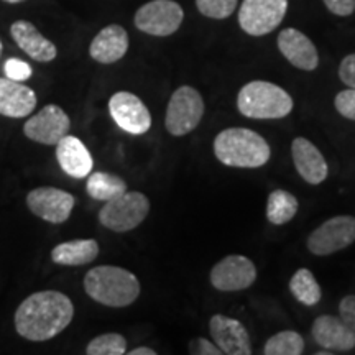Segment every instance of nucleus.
Returning a JSON list of instances; mask_svg holds the SVG:
<instances>
[{
  "label": "nucleus",
  "mask_w": 355,
  "mask_h": 355,
  "mask_svg": "<svg viewBox=\"0 0 355 355\" xmlns=\"http://www.w3.org/2000/svg\"><path fill=\"white\" fill-rule=\"evenodd\" d=\"M290 291L304 306H316L322 298L321 286L308 268H300L290 279Z\"/></svg>",
  "instance_id": "393cba45"
},
{
  "label": "nucleus",
  "mask_w": 355,
  "mask_h": 355,
  "mask_svg": "<svg viewBox=\"0 0 355 355\" xmlns=\"http://www.w3.org/2000/svg\"><path fill=\"white\" fill-rule=\"evenodd\" d=\"M355 242V217L336 216L322 222L309 234L308 250L313 255L327 257L344 250Z\"/></svg>",
  "instance_id": "1a4fd4ad"
},
{
  "label": "nucleus",
  "mask_w": 355,
  "mask_h": 355,
  "mask_svg": "<svg viewBox=\"0 0 355 355\" xmlns=\"http://www.w3.org/2000/svg\"><path fill=\"white\" fill-rule=\"evenodd\" d=\"M127 352V340L121 334H102L97 336L87 344V355H123Z\"/></svg>",
  "instance_id": "bb28decb"
},
{
  "label": "nucleus",
  "mask_w": 355,
  "mask_h": 355,
  "mask_svg": "<svg viewBox=\"0 0 355 355\" xmlns=\"http://www.w3.org/2000/svg\"><path fill=\"white\" fill-rule=\"evenodd\" d=\"M291 157L296 171L309 184H321L329 175L326 158L313 141L304 137H296L291 144Z\"/></svg>",
  "instance_id": "dca6fc26"
},
{
  "label": "nucleus",
  "mask_w": 355,
  "mask_h": 355,
  "mask_svg": "<svg viewBox=\"0 0 355 355\" xmlns=\"http://www.w3.org/2000/svg\"><path fill=\"white\" fill-rule=\"evenodd\" d=\"M298 207L300 202L296 196L285 189H275L266 201V219L273 225H283L296 216Z\"/></svg>",
  "instance_id": "b1692460"
},
{
  "label": "nucleus",
  "mask_w": 355,
  "mask_h": 355,
  "mask_svg": "<svg viewBox=\"0 0 355 355\" xmlns=\"http://www.w3.org/2000/svg\"><path fill=\"white\" fill-rule=\"evenodd\" d=\"M73 316V301L63 293H33L17 309L15 329L25 339L42 343L63 332Z\"/></svg>",
  "instance_id": "f257e3e1"
},
{
  "label": "nucleus",
  "mask_w": 355,
  "mask_h": 355,
  "mask_svg": "<svg viewBox=\"0 0 355 355\" xmlns=\"http://www.w3.org/2000/svg\"><path fill=\"white\" fill-rule=\"evenodd\" d=\"M71 121L68 114L60 105L48 104L30 117L24 125L26 139L43 145H56L63 137L68 135Z\"/></svg>",
  "instance_id": "ddd939ff"
},
{
  "label": "nucleus",
  "mask_w": 355,
  "mask_h": 355,
  "mask_svg": "<svg viewBox=\"0 0 355 355\" xmlns=\"http://www.w3.org/2000/svg\"><path fill=\"white\" fill-rule=\"evenodd\" d=\"M339 318L355 332V295H347L340 300Z\"/></svg>",
  "instance_id": "7c9ffc66"
},
{
  "label": "nucleus",
  "mask_w": 355,
  "mask_h": 355,
  "mask_svg": "<svg viewBox=\"0 0 355 355\" xmlns=\"http://www.w3.org/2000/svg\"><path fill=\"white\" fill-rule=\"evenodd\" d=\"M189 352L196 355H220V349L214 343L204 339V337H196L189 343Z\"/></svg>",
  "instance_id": "72a5a7b5"
},
{
  "label": "nucleus",
  "mask_w": 355,
  "mask_h": 355,
  "mask_svg": "<svg viewBox=\"0 0 355 355\" xmlns=\"http://www.w3.org/2000/svg\"><path fill=\"white\" fill-rule=\"evenodd\" d=\"M237 3L239 0H196L199 13L214 20L229 19L237 8Z\"/></svg>",
  "instance_id": "cd10ccee"
},
{
  "label": "nucleus",
  "mask_w": 355,
  "mask_h": 355,
  "mask_svg": "<svg viewBox=\"0 0 355 355\" xmlns=\"http://www.w3.org/2000/svg\"><path fill=\"white\" fill-rule=\"evenodd\" d=\"M37 107V94L32 87L8 78H0V114L21 119Z\"/></svg>",
  "instance_id": "412c9836"
},
{
  "label": "nucleus",
  "mask_w": 355,
  "mask_h": 355,
  "mask_svg": "<svg viewBox=\"0 0 355 355\" xmlns=\"http://www.w3.org/2000/svg\"><path fill=\"white\" fill-rule=\"evenodd\" d=\"M214 155L222 165L232 168H260L272 157L268 141L250 128L230 127L217 133Z\"/></svg>",
  "instance_id": "f03ea898"
},
{
  "label": "nucleus",
  "mask_w": 355,
  "mask_h": 355,
  "mask_svg": "<svg viewBox=\"0 0 355 355\" xmlns=\"http://www.w3.org/2000/svg\"><path fill=\"white\" fill-rule=\"evenodd\" d=\"M76 199L68 191L43 186L30 191L26 196V206L35 216L51 224H63L69 219Z\"/></svg>",
  "instance_id": "f8f14e48"
},
{
  "label": "nucleus",
  "mask_w": 355,
  "mask_h": 355,
  "mask_svg": "<svg viewBox=\"0 0 355 355\" xmlns=\"http://www.w3.org/2000/svg\"><path fill=\"white\" fill-rule=\"evenodd\" d=\"M99 255V243L94 239H78L63 242L51 252L55 263L63 266H83L94 261Z\"/></svg>",
  "instance_id": "4be33fe9"
},
{
  "label": "nucleus",
  "mask_w": 355,
  "mask_h": 355,
  "mask_svg": "<svg viewBox=\"0 0 355 355\" xmlns=\"http://www.w3.org/2000/svg\"><path fill=\"white\" fill-rule=\"evenodd\" d=\"M209 332L212 339H214V344L220 349L222 354H252L250 334H248L245 326L237 319L224 316V314H214L209 321Z\"/></svg>",
  "instance_id": "4468645a"
},
{
  "label": "nucleus",
  "mask_w": 355,
  "mask_h": 355,
  "mask_svg": "<svg viewBox=\"0 0 355 355\" xmlns=\"http://www.w3.org/2000/svg\"><path fill=\"white\" fill-rule=\"evenodd\" d=\"M150 212V201L139 191H125L104 204L99 220L105 229L114 232H128L139 227Z\"/></svg>",
  "instance_id": "39448f33"
},
{
  "label": "nucleus",
  "mask_w": 355,
  "mask_h": 355,
  "mask_svg": "<svg viewBox=\"0 0 355 355\" xmlns=\"http://www.w3.org/2000/svg\"><path fill=\"white\" fill-rule=\"evenodd\" d=\"M339 78L345 86L355 89V53L347 55L339 64Z\"/></svg>",
  "instance_id": "2f4dec72"
},
{
  "label": "nucleus",
  "mask_w": 355,
  "mask_h": 355,
  "mask_svg": "<svg viewBox=\"0 0 355 355\" xmlns=\"http://www.w3.org/2000/svg\"><path fill=\"white\" fill-rule=\"evenodd\" d=\"M278 50L290 64L301 71H314L319 66L316 46L303 32L296 28H285L278 35Z\"/></svg>",
  "instance_id": "f3484780"
},
{
  "label": "nucleus",
  "mask_w": 355,
  "mask_h": 355,
  "mask_svg": "<svg viewBox=\"0 0 355 355\" xmlns=\"http://www.w3.org/2000/svg\"><path fill=\"white\" fill-rule=\"evenodd\" d=\"M3 73H6V76L8 79H12V81L24 83L26 79L32 78V66L25 63V61L19 60V58H10V60H7L6 64H3Z\"/></svg>",
  "instance_id": "c85d7f7f"
},
{
  "label": "nucleus",
  "mask_w": 355,
  "mask_h": 355,
  "mask_svg": "<svg viewBox=\"0 0 355 355\" xmlns=\"http://www.w3.org/2000/svg\"><path fill=\"white\" fill-rule=\"evenodd\" d=\"M204 99L198 89L191 86L178 87L168 102L165 127L173 137H184L202 121Z\"/></svg>",
  "instance_id": "423d86ee"
},
{
  "label": "nucleus",
  "mask_w": 355,
  "mask_h": 355,
  "mask_svg": "<svg viewBox=\"0 0 355 355\" xmlns=\"http://www.w3.org/2000/svg\"><path fill=\"white\" fill-rule=\"evenodd\" d=\"M3 2H7V3H20V2H25V0H3Z\"/></svg>",
  "instance_id": "c9c22d12"
},
{
  "label": "nucleus",
  "mask_w": 355,
  "mask_h": 355,
  "mask_svg": "<svg viewBox=\"0 0 355 355\" xmlns=\"http://www.w3.org/2000/svg\"><path fill=\"white\" fill-rule=\"evenodd\" d=\"M109 112L114 122L130 135H144L152 127L148 107L132 92H115L109 101Z\"/></svg>",
  "instance_id": "9b49d317"
},
{
  "label": "nucleus",
  "mask_w": 355,
  "mask_h": 355,
  "mask_svg": "<svg viewBox=\"0 0 355 355\" xmlns=\"http://www.w3.org/2000/svg\"><path fill=\"white\" fill-rule=\"evenodd\" d=\"M2 50H3V44H2V42H0V55H2Z\"/></svg>",
  "instance_id": "e433bc0d"
},
{
  "label": "nucleus",
  "mask_w": 355,
  "mask_h": 355,
  "mask_svg": "<svg viewBox=\"0 0 355 355\" xmlns=\"http://www.w3.org/2000/svg\"><path fill=\"white\" fill-rule=\"evenodd\" d=\"M128 354H130V355H157V352H155V350L150 349V347H137V349L130 350Z\"/></svg>",
  "instance_id": "f704fd0d"
},
{
  "label": "nucleus",
  "mask_w": 355,
  "mask_h": 355,
  "mask_svg": "<svg viewBox=\"0 0 355 355\" xmlns=\"http://www.w3.org/2000/svg\"><path fill=\"white\" fill-rule=\"evenodd\" d=\"M10 35L13 42L20 46V50H24L32 60L40 61V63L53 61L58 55L55 43L44 38L32 21L17 20L10 26Z\"/></svg>",
  "instance_id": "aec40b11"
},
{
  "label": "nucleus",
  "mask_w": 355,
  "mask_h": 355,
  "mask_svg": "<svg viewBox=\"0 0 355 355\" xmlns=\"http://www.w3.org/2000/svg\"><path fill=\"white\" fill-rule=\"evenodd\" d=\"M293 99L283 87L268 81L247 83L237 96V109L242 115L257 121H275L291 114Z\"/></svg>",
  "instance_id": "20e7f679"
},
{
  "label": "nucleus",
  "mask_w": 355,
  "mask_h": 355,
  "mask_svg": "<svg viewBox=\"0 0 355 355\" xmlns=\"http://www.w3.org/2000/svg\"><path fill=\"white\" fill-rule=\"evenodd\" d=\"M327 10L337 17H349L355 12V0H322Z\"/></svg>",
  "instance_id": "473e14b6"
},
{
  "label": "nucleus",
  "mask_w": 355,
  "mask_h": 355,
  "mask_svg": "<svg viewBox=\"0 0 355 355\" xmlns=\"http://www.w3.org/2000/svg\"><path fill=\"white\" fill-rule=\"evenodd\" d=\"M304 352V339L296 331H282L266 340L265 355H300Z\"/></svg>",
  "instance_id": "a878e982"
},
{
  "label": "nucleus",
  "mask_w": 355,
  "mask_h": 355,
  "mask_svg": "<svg viewBox=\"0 0 355 355\" xmlns=\"http://www.w3.org/2000/svg\"><path fill=\"white\" fill-rule=\"evenodd\" d=\"M84 290L97 303L109 308H125L140 296V282L121 266L101 265L86 273Z\"/></svg>",
  "instance_id": "7ed1b4c3"
},
{
  "label": "nucleus",
  "mask_w": 355,
  "mask_h": 355,
  "mask_svg": "<svg viewBox=\"0 0 355 355\" xmlns=\"http://www.w3.org/2000/svg\"><path fill=\"white\" fill-rule=\"evenodd\" d=\"M334 105L337 112L343 115V117L355 122V89L349 87L340 91L339 94L336 96Z\"/></svg>",
  "instance_id": "c756f323"
},
{
  "label": "nucleus",
  "mask_w": 355,
  "mask_h": 355,
  "mask_svg": "<svg viewBox=\"0 0 355 355\" xmlns=\"http://www.w3.org/2000/svg\"><path fill=\"white\" fill-rule=\"evenodd\" d=\"M288 12V0H243L239 25L250 37H263L277 30Z\"/></svg>",
  "instance_id": "6e6552de"
},
{
  "label": "nucleus",
  "mask_w": 355,
  "mask_h": 355,
  "mask_svg": "<svg viewBox=\"0 0 355 355\" xmlns=\"http://www.w3.org/2000/svg\"><path fill=\"white\" fill-rule=\"evenodd\" d=\"M128 51V33L121 25H109L96 35L89 46V55L101 64H112Z\"/></svg>",
  "instance_id": "a211bd4d"
},
{
  "label": "nucleus",
  "mask_w": 355,
  "mask_h": 355,
  "mask_svg": "<svg viewBox=\"0 0 355 355\" xmlns=\"http://www.w3.org/2000/svg\"><path fill=\"white\" fill-rule=\"evenodd\" d=\"M184 20L183 7L175 0H152L137 10L133 24L140 32L152 37H170Z\"/></svg>",
  "instance_id": "0eeeda50"
},
{
  "label": "nucleus",
  "mask_w": 355,
  "mask_h": 355,
  "mask_svg": "<svg viewBox=\"0 0 355 355\" xmlns=\"http://www.w3.org/2000/svg\"><path fill=\"white\" fill-rule=\"evenodd\" d=\"M87 194L96 201L107 202L110 199L117 198L119 194L125 193L127 183L122 180L121 176L112 175V173L105 171H96L87 176V184H86Z\"/></svg>",
  "instance_id": "5701e85b"
},
{
  "label": "nucleus",
  "mask_w": 355,
  "mask_h": 355,
  "mask_svg": "<svg viewBox=\"0 0 355 355\" xmlns=\"http://www.w3.org/2000/svg\"><path fill=\"white\" fill-rule=\"evenodd\" d=\"M311 336L319 347L331 352H349L355 347V332L343 319L331 314H322L314 319Z\"/></svg>",
  "instance_id": "2eb2a0df"
},
{
  "label": "nucleus",
  "mask_w": 355,
  "mask_h": 355,
  "mask_svg": "<svg viewBox=\"0 0 355 355\" xmlns=\"http://www.w3.org/2000/svg\"><path fill=\"white\" fill-rule=\"evenodd\" d=\"M211 285L224 293L243 291L257 279V266L243 255H227L212 266Z\"/></svg>",
  "instance_id": "9d476101"
},
{
  "label": "nucleus",
  "mask_w": 355,
  "mask_h": 355,
  "mask_svg": "<svg viewBox=\"0 0 355 355\" xmlns=\"http://www.w3.org/2000/svg\"><path fill=\"white\" fill-rule=\"evenodd\" d=\"M56 146V159L60 163L61 170L71 178H87L91 175L92 166H94V159L78 137L66 135L61 139Z\"/></svg>",
  "instance_id": "6ab92c4d"
}]
</instances>
